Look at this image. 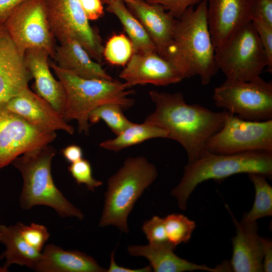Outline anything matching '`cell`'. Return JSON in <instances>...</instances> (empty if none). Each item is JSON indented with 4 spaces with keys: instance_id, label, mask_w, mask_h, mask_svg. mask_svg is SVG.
Wrapping results in <instances>:
<instances>
[{
    "instance_id": "obj_1",
    "label": "cell",
    "mask_w": 272,
    "mask_h": 272,
    "mask_svg": "<svg viewBox=\"0 0 272 272\" xmlns=\"http://www.w3.org/2000/svg\"><path fill=\"white\" fill-rule=\"evenodd\" d=\"M155 110L144 122L165 130L170 139L185 150L188 163L199 158L206 151L210 138L224 124L226 111L215 112L198 104L185 101L181 92L149 91Z\"/></svg>"
},
{
    "instance_id": "obj_2",
    "label": "cell",
    "mask_w": 272,
    "mask_h": 272,
    "mask_svg": "<svg viewBox=\"0 0 272 272\" xmlns=\"http://www.w3.org/2000/svg\"><path fill=\"white\" fill-rule=\"evenodd\" d=\"M207 0L189 7L176 21L173 41L167 59L184 78L197 76L207 85L219 70L209 31Z\"/></svg>"
},
{
    "instance_id": "obj_3",
    "label": "cell",
    "mask_w": 272,
    "mask_h": 272,
    "mask_svg": "<svg viewBox=\"0 0 272 272\" xmlns=\"http://www.w3.org/2000/svg\"><path fill=\"white\" fill-rule=\"evenodd\" d=\"M49 65L65 91L66 102L62 116L66 121L76 120L80 133L89 134V115L99 106L114 103L128 109L134 104L133 99L129 97L134 91L127 90L129 87L124 82L84 78L56 63H49Z\"/></svg>"
},
{
    "instance_id": "obj_4",
    "label": "cell",
    "mask_w": 272,
    "mask_h": 272,
    "mask_svg": "<svg viewBox=\"0 0 272 272\" xmlns=\"http://www.w3.org/2000/svg\"><path fill=\"white\" fill-rule=\"evenodd\" d=\"M56 153L48 145L29 151L12 162L23 180L20 206L26 210L36 206H48L62 218L82 220L83 213L65 198L53 181L51 163Z\"/></svg>"
},
{
    "instance_id": "obj_5",
    "label": "cell",
    "mask_w": 272,
    "mask_h": 272,
    "mask_svg": "<svg viewBox=\"0 0 272 272\" xmlns=\"http://www.w3.org/2000/svg\"><path fill=\"white\" fill-rule=\"evenodd\" d=\"M239 173L272 175V152L251 151L219 154L207 151L197 160L188 163L179 183L171 191L179 208L186 209L188 199L195 187L209 179L222 180Z\"/></svg>"
},
{
    "instance_id": "obj_6",
    "label": "cell",
    "mask_w": 272,
    "mask_h": 272,
    "mask_svg": "<svg viewBox=\"0 0 272 272\" xmlns=\"http://www.w3.org/2000/svg\"><path fill=\"white\" fill-rule=\"evenodd\" d=\"M157 175L156 166L145 157L127 158L108 179L99 226L113 225L128 233V216L138 199Z\"/></svg>"
},
{
    "instance_id": "obj_7",
    "label": "cell",
    "mask_w": 272,
    "mask_h": 272,
    "mask_svg": "<svg viewBox=\"0 0 272 272\" xmlns=\"http://www.w3.org/2000/svg\"><path fill=\"white\" fill-rule=\"evenodd\" d=\"M215 60L226 79L244 81L260 77L268 65L266 54L251 22L215 49Z\"/></svg>"
},
{
    "instance_id": "obj_8",
    "label": "cell",
    "mask_w": 272,
    "mask_h": 272,
    "mask_svg": "<svg viewBox=\"0 0 272 272\" xmlns=\"http://www.w3.org/2000/svg\"><path fill=\"white\" fill-rule=\"evenodd\" d=\"M213 99L216 106L240 118L272 119V83L260 77L249 81L226 79L214 89Z\"/></svg>"
},
{
    "instance_id": "obj_9",
    "label": "cell",
    "mask_w": 272,
    "mask_h": 272,
    "mask_svg": "<svg viewBox=\"0 0 272 272\" xmlns=\"http://www.w3.org/2000/svg\"><path fill=\"white\" fill-rule=\"evenodd\" d=\"M225 111L224 124L207 142V151L219 154L272 152V119L245 120Z\"/></svg>"
},
{
    "instance_id": "obj_10",
    "label": "cell",
    "mask_w": 272,
    "mask_h": 272,
    "mask_svg": "<svg viewBox=\"0 0 272 272\" xmlns=\"http://www.w3.org/2000/svg\"><path fill=\"white\" fill-rule=\"evenodd\" d=\"M51 31L61 43L77 40L98 62L103 46L97 32L91 27L79 0H43Z\"/></svg>"
},
{
    "instance_id": "obj_11",
    "label": "cell",
    "mask_w": 272,
    "mask_h": 272,
    "mask_svg": "<svg viewBox=\"0 0 272 272\" xmlns=\"http://www.w3.org/2000/svg\"><path fill=\"white\" fill-rule=\"evenodd\" d=\"M11 39L23 53L29 49L45 50L53 58L56 45L43 0H26L3 23Z\"/></svg>"
},
{
    "instance_id": "obj_12",
    "label": "cell",
    "mask_w": 272,
    "mask_h": 272,
    "mask_svg": "<svg viewBox=\"0 0 272 272\" xmlns=\"http://www.w3.org/2000/svg\"><path fill=\"white\" fill-rule=\"evenodd\" d=\"M55 132H47L31 125L0 104V169L24 153L52 143Z\"/></svg>"
},
{
    "instance_id": "obj_13",
    "label": "cell",
    "mask_w": 272,
    "mask_h": 272,
    "mask_svg": "<svg viewBox=\"0 0 272 272\" xmlns=\"http://www.w3.org/2000/svg\"><path fill=\"white\" fill-rule=\"evenodd\" d=\"M209 31L216 49L251 22L253 0H207Z\"/></svg>"
},
{
    "instance_id": "obj_14",
    "label": "cell",
    "mask_w": 272,
    "mask_h": 272,
    "mask_svg": "<svg viewBox=\"0 0 272 272\" xmlns=\"http://www.w3.org/2000/svg\"><path fill=\"white\" fill-rule=\"evenodd\" d=\"M119 77L129 88L146 84L167 86L185 79L171 61L157 52L133 53Z\"/></svg>"
},
{
    "instance_id": "obj_15",
    "label": "cell",
    "mask_w": 272,
    "mask_h": 272,
    "mask_svg": "<svg viewBox=\"0 0 272 272\" xmlns=\"http://www.w3.org/2000/svg\"><path fill=\"white\" fill-rule=\"evenodd\" d=\"M24 55L4 24H0V104L29 88V82L33 78L26 66Z\"/></svg>"
},
{
    "instance_id": "obj_16",
    "label": "cell",
    "mask_w": 272,
    "mask_h": 272,
    "mask_svg": "<svg viewBox=\"0 0 272 272\" xmlns=\"http://www.w3.org/2000/svg\"><path fill=\"white\" fill-rule=\"evenodd\" d=\"M31 125L47 132L62 130L73 134L74 128L47 101L27 88L18 96L3 104Z\"/></svg>"
},
{
    "instance_id": "obj_17",
    "label": "cell",
    "mask_w": 272,
    "mask_h": 272,
    "mask_svg": "<svg viewBox=\"0 0 272 272\" xmlns=\"http://www.w3.org/2000/svg\"><path fill=\"white\" fill-rule=\"evenodd\" d=\"M127 5L146 29L157 53L167 58L173 43L177 19L158 4L133 0Z\"/></svg>"
},
{
    "instance_id": "obj_18",
    "label": "cell",
    "mask_w": 272,
    "mask_h": 272,
    "mask_svg": "<svg viewBox=\"0 0 272 272\" xmlns=\"http://www.w3.org/2000/svg\"><path fill=\"white\" fill-rule=\"evenodd\" d=\"M236 235L232 238L233 253L230 262L235 272L263 271V258L258 224L256 222H238L233 218Z\"/></svg>"
},
{
    "instance_id": "obj_19",
    "label": "cell",
    "mask_w": 272,
    "mask_h": 272,
    "mask_svg": "<svg viewBox=\"0 0 272 272\" xmlns=\"http://www.w3.org/2000/svg\"><path fill=\"white\" fill-rule=\"evenodd\" d=\"M49 57L45 50L39 49L27 50L24 55L26 66L35 81L36 93L62 115L65 93L60 81L56 80L50 72Z\"/></svg>"
},
{
    "instance_id": "obj_20",
    "label": "cell",
    "mask_w": 272,
    "mask_h": 272,
    "mask_svg": "<svg viewBox=\"0 0 272 272\" xmlns=\"http://www.w3.org/2000/svg\"><path fill=\"white\" fill-rule=\"evenodd\" d=\"M176 246L169 241L147 245H130L127 251L132 256H142L148 259L155 272H183L201 270L210 272L226 271L225 264L214 268L195 264L181 258L174 250Z\"/></svg>"
},
{
    "instance_id": "obj_21",
    "label": "cell",
    "mask_w": 272,
    "mask_h": 272,
    "mask_svg": "<svg viewBox=\"0 0 272 272\" xmlns=\"http://www.w3.org/2000/svg\"><path fill=\"white\" fill-rule=\"evenodd\" d=\"M34 270L38 272H105L91 256L65 250L53 244L45 245Z\"/></svg>"
},
{
    "instance_id": "obj_22",
    "label": "cell",
    "mask_w": 272,
    "mask_h": 272,
    "mask_svg": "<svg viewBox=\"0 0 272 272\" xmlns=\"http://www.w3.org/2000/svg\"><path fill=\"white\" fill-rule=\"evenodd\" d=\"M53 59L59 67L81 77L114 80L75 39L70 38L60 43V45L56 47Z\"/></svg>"
},
{
    "instance_id": "obj_23",
    "label": "cell",
    "mask_w": 272,
    "mask_h": 272,
    "mask_svg": "<svg viewBox=\"0 0 272 272\" xmlns=\"http://www.w3.org/2000/svg\"><path fill=\"white\" fill-rule=\"evenodd\" d=\"M1 240L5 250L0 255V259H5L4 266L9 268L16 264L34 269L41 252L29 245L19 232L17 223L7 226L0 224Z\"/></svg>"
},
{
    "instance_id": "obj_24",
    "label": "cell",
    "mask_w": 272,
    "mask_h": 272,
    "mask_svg": "<svg viewBox=\"0 0 272 272\" xmlns=\"http://www.w3.org/2000/svg\"><path fill=\"white\" fill-rule=\"evenodd\" d=\"M107 10L119 20L132 44L134 53L157 52L156 47L146 29L123 2L116 1L108 4Z\"/></svg>"
},
{
    "instance_id": "obj_25",
    "label": "cell",
    "mask_w": 272,
    "mask_h": 272,
    "mask_svg": "<svg viewBox=\"0 0 272 272\" xmlns=\"http://www.w3.org/2000/svg\"><path fill=\"white\" fill-rule=\"evenodd\" d=\"M167 137V132L157 126L145 122L140 124L133 123L115 138L102 142L100 146L117 152L152 139Z\"/></svg>"
},
{
    "instance_id": "obj_26",
    "label": "cell",
    "mask_w": 272,
    "mask_h": 272,
    "mask_svg": "<svg viewBox=\"0 0 272 272\" xmlns=\"http://www.w3.org/2000/svg\"><path fill=\"white\" fill-rule=\"evenodd\" d=\"M255 188V199L251 209L243 214L241 221L256 222L257 220L272 215V187L266 177L257 173L249 174Z\"/></svg>"
},
{
    "instance_id": "obj_27",
    "label": "cell",
    "mask_w": 272,
    "mask_h": 272,
    "mask_svg": "<svg viewBox=\"0 0 272 272\" xmlns=\"http://www.w3.org/2000/svg\"><path fill=\"white\" fill-rule=\"evenodd\" d=\"M122 109L120 105L114 103L103 104L90 112L89 122L95 124L102 120L117 135L133 123L124 115Z\"/></svg>"
},
{
    "instance_id": "obj_28",
    "label": "cell",
    "mask_w": 272,
    "mask_h": 272,
    "mask_svg": "<svg viewBox=\"0 0 272 272\" xmlns=\"http://www.w3.org/2000/svg\"><path fill=\"white\" fill-rule=\"evenodd\" d=\"M133 53L130 39L122 34H116L110 38L103 47V57L111 64L124 65Z\"/></svg>"
},
{
    "instance_id": "obj_29",
    "label": "cell",
    "mask_w": 272,
    "mask_h": 272,
    "mask_svg": "<svg viewBox=\"0 0 272 272\" xmlns=\"http://www.w3.org/2000/svg\"><path fill=\"white\" fill-rule=\"evenodd\" d=\"M164 219L168 241L176 246L190 239L196 225L193 221L179 214L168 215Z\"/></svg>"
},
{
    "instance_id": "obj_30",
    "label": "cell",
    "mask_w": 272,
    "mask_h": 272,
    "mask_svg": "<svg viewBox=\"0 0 272 272\" xmlns=\"http://www.w3.org/2000/svg\"><path fill=\"white\" fill-rule=\"evenodd\" d=\"M20 235L26 243L39 252H41L50 234L44 225L32 223L26 225L17 223Z\"/></svg>"
},
{
    "instance_id": "obj_31",
    "label": "cell",
    "mask_w": 272,
    "mask_h": 272,
    "mask_svg": "<svg viewBox=\"0 0 272 272\" xmlns=\"http://www.w3.org/2000/svg\"><path fill=\"white\" fill-rule=\"evenodd\" d=\"M69 171L77 184L85 185L87 189L94 191L96 188L102 185V182L95 179L92 175V166L89 161L82 158L71 163Z\"/></svg>"
},
{
    "instance_id": "obj_32",
    "label": "cell",
    "mask_w": 272,
    "mask_h": 272,
    "mask_svg": "<svg viewBox=\"0 0 272 272\" xmlns=\"http://www.w3.org/2000/svg\"><path fill=\"white\" fill-rule=\"evenodd\" d=\"M251 23L260 40L268 60L267 70L272 72V26L252 14Z\"/></svg>"
},
{
    "instance_id": "obj_33",
    "label": "cell",
    "mask_w": 272,
    "mask_h": 272,
    "mask_svg": "<svg viewBox=\"0 0 272 272\" xmlns=\"http://www.w3.org/2000/svg\"><path fill=\"white\" fill-rule=\"evenodd\" d=\"M142 230L149 243H161L168 241L164 218L157 216H153L144 223Z\"/></svg>"
},
{
    "instance_id": "obj_34",
    "label": "cell",
    "mask_w": 272,
    "mask_h": 272,
    "mask_svg": "<svg viewBox=\"0 0 272 272\" xmlns=\"http://www.w3.org/2000/svg\"><path fill=\"white\" fill-rule=\"evenodd\" d=\"M202 0H146L150 4L161 6L176 19H179L190 7L198 4Z\"/></svg>"
},
{
    "instance_id": "obj_35",
    "label": "cell",
    "mask_w": 272,
    "mask_h": 272,
    "mask_svg": "<svg viewBox=\"0 0 272 272\" xmlns=\"http://www.w3.org/2000/svg\"><path fill=\"white\" fill-rule=\"evenodd\" d=\"M88 19L96 20L104 14L103 7L101 0H79Z\"/></svg>"
},
{
    "instance_id": "obj_36",
    "label": "cell",
    "mask_w": 272,
    "mask_h": 272,
    "mask_svg": "<svg viewBox=\"0 0 272 272\" xmlns=\"http://www.w3.org/2000/svg\"><path fill=\"white\" fill-rule=\"evenodd\" d=\"M252 14L272 26V0H253Z\"/></svg>"
},
{
    "instance_id": "obj_37",
    "label": "cell",
    "mask_w": 272,
    "mask_h": 272,
    "mask_svg": "<svg viewBox=\"0 0 272 272\" xmlns=\"http://www.w3.org/2000/svg\"><path fill=\"white\" fill-rule=\"evenodd\" d=\"M263 258V271H272V242L269 239L260 237Z\"/></svg>"
},
{
    "instance_id": "obj_38",
    "label": "cell",
    "mask_w": 272,
    "mask_h": 272,
    "mask_svg": "<svg viewBox=\"0 0 272 272\" xmlns=\"http://www.w3.org/2000/svg\"><path fill=\"white\" fill-rule=\"evenodd\" d=\"M26 0H0V24H3L11 13Z\"/></svg>"
},
{
    "instance_id": "obj_39",
    "label": "cell",
    "mask_w": 272,
    "mask_h": 272,
    "mask_svg": "<svg viewBox=\"0 0 272 272\" xmlns=\"http://www.w3.org/2000/svg\"><path fill=\"white\" fill-rule=\"evenodd\" d=\"M65 159L71 164L77 162L83 158L82 148L76 145H69L61 150Z\"/></svg>"
},
{
    "instance_id": "obj_40",
    "label": "cell",
    "mask_w": 272,
    "mask_h": 272,
    "mask_svg": "<svg viewBox=\"0 0 272 272\" xmlns=\"http://www.w3.org/2000/svg\"><path fill=\"white\" fill-rule=\"evenodd\" d=\"M152 267L150 265L139 269H131L117 265L114 260V251H113L110 256V263L109 267L107 269L108 272H150L152 271Z\"/></svg>"
},
{
    "instance_id": "obj_41",
    "label": "cell",
    "mask_w": 272,
    "mask_h": 272,
    "mask_svg": "<svg viewBox=\"0 0 272 272\" xmlns=\"http://www.w3.org/2000/svg\"><path fill=\"white\" fill-rule=\"evenodd\" d=\"M102 2H103L105 3H107V4L111 3V2H114V1H122L123 2H125L126 3V4L127 3H130L131 2H132L133 0H101Z\"/></svg>"
},
{
    "instance_id": "obj_42",
    "label": "cell",
    "mask_w": 272,
    "mask_h": 272,
    "mask_svg": "<svg viewBox=\"0 0 272 272\" xmlns=\"http://www.w3.org/2000/svg\"><path fill=\"white\" fill-rule=\"evenodd\" d=\"M9 271V268H7L5 266H0V272H8Z\"/></svg>"
},
{
    "instance_id": "obj_43",
    "label": "cell",
    "mask_w": 272,
    "mask_h": 272,
    "mask_svg": "<svg viewBox=\"0 0 272 272\" xmlns=\"http://www.w3.org/2000/svg\"><path fill=\"white\" fill-rule=\"evenodd\" d=\"M0 240H1V233H0Z\"/></svg>"
}]
</instances>
